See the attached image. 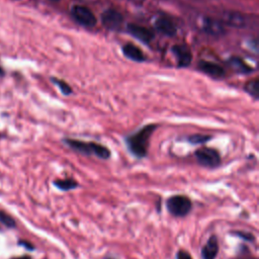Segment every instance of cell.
Listing matches in <instances>:
<instances>
[{
	"label": "cell",
	"instance_id": "6da1fadb",
	"mask_svg": "<svg viewBox=\"0 0 259 259\" xmlns=\"http://www.w3.org/2000/svg\"><path fill=\"white\" fill-rule=\"evenodd\" d=\"M155 128L156 124H147L125 139L126 147L134 157L143 159L147 156L150 138Z\"/></svg>",
	"mask_w": 259,
	"mask_h": 259
},
{
	"label": "cell",
	"instance_id": "7a4b0ae2",
	"mask_svg": "<svg viewBox=\"0 0 259 259\" xmlns=\"http://www.w3.org/2000/svg\"><path fill=\"white\" fill-rule=\"evenodd\" d=\"M64 143L73 151L86 156H95L102 160H107L111 156L110 150L98 143L79 141L75 139H64Z\"/></svg>",
	"mask_w": 259,
	"mask_h": 259
},
{
	"label": "cell",
	"instance_id": "3957f363",
	"mask_svg": "<svg viewBox=\"0 0 259 259\" xmlns=\"http://www.w3.org/2000/svg\"><path fill=\"white\" fill-rule=\"evenodd\" d=\"M166 209L174 218H185L193 208L192 200L184 194H174L166 199Z\"/></svg>",
	"mask_w": 259,
	"mask_h": 259
},
{
	"label": "cell",
	"instance_id": "277c9868",
	"mask_svg": "<svg viewBox=\"0 0 259 259\" xmlns=\"http://www.w3.org/2000/svg\"><path fill=\"white\" fill-rule=\"evenodd\" d=\"M194 157L200 166L207 169H215L222 163L219 151L213 148L201 147L194 152Z\"/></svg>",
	"mask_w": 259,
	"mask_h": 259
},
{
	"label": "cell",
	"instance_id": "5b68a950",
	"mask_svg": "<svg viewBox=\"0 0 259 259\" xmlns=\"http://www.w3.org/2000/svg\"><path fill=\"white\" fill-rule=\"evenodd\" d=\"M71 15L77 23L85 27H93L97 22L94 13L86 6L74 5L71 8Z\"/></svg>",
	"mask_w": 259,
	"mask_h": 259
},
{
	"label": "cell",
	"instance_id": "8992f818",
	"mask_svg": "<svg viewBox=\"0 0 259 259\" xmlns=\"http://www.w3.org/2000/svg\"><path fill=\"white\" fill-rule=\"evenodd\" d=\"M200 29L209 34V35H214V36H220L226 32L225 25L221 20L214 19L212 17L208 16H202L199 21H198Z\"/></svg>",
	"mask_w": 259,
	"mask_h": 259
},
{
	"label": "cell",
	"instance_id": "52a82bcc",
	"mask_svg": "<svg viewBox=\"0 0 259 259\" xmlns=\"http://www.w3.org/2000/svg\"><path fill=\"white\" fill-rule=\"evenodd\" d=\"M101 22L109 30H119L123 22V17L117 10L109 8L102 12Z\"/></svg>",
	"mask_w": 259,
	"mask_h": 259
},
{
	"label": "cell",
	"instance_id": "ba28073f",
	"mask_svg": "<svg viewBox=\"0 0 259 259\" xmlns=\"http://www.w3.org/2000/svg\"><path fill=\"white\" fill-rule=\"evenodd\" d=\"M156 30L161 32L166 36H174L177 33V26L175 22L165 15H160L153 21Z\"/></svg>",
	"mask_w": 259,
	"mask_h": 259
},
{
	"label": "cell",
	"instance_id": "9c48e42d",
	"mask_svg": "<svg viewBox=\"0 0 259 259\" xmlns=\"http://www.w3.org/2000/svg\"><path fill=\"white\" fill-rule=\"evenodd\" d=\"M171 51L176 58L177 66L179 68H185L191 64L192 54L186 45H174L171 48Z\"/></svg>",
	"mask_w": 259,
	"mask_h": 259
},
{
	"label": "cell",
	"instance_id": "30bf717a",
	"mask_svg": "<svg viewBox=\"0 0 259 259\" xmlns=\"http://www.w3.org/2000/svg\"><path fill=\"white\" fill-rule=\"evenodd\" d=\"M126 30L134 37H136L137 39H139L140 41L145 42V44L151 42L155 37L154 32L151 29H149L145 26L136 24V23H128L126 25Z\"/></svg>",
	"mask_w": 259,
	"mask_h": 259
},
{
	"label": "cell",
	"instance_id": "8fae6325",
	"mask_svg": "<svg viewBox=\"0 0 259 259\" xmlns=\"http://www.w3.org/2000/svg\"><path fill=\"white\" fill-rule=\"evenodd\" d=\"M220 251L219 238L217 235L212 234L208 237L205 244L200 249L201 259H215Z\"/></svg>",
	"mask_w": 259,
	"mask_h": 259
},
{
	"label": "cell",
	"instance_id": "7c38bea8",
	"mask_svg": "<svg viewBox=\"0 0 259 259\" xmlns=\"http://www.w3.org/2000/svg\"><path fill=\"white\" fill-rule=\"evenodd\" d=\"M224 25H228L234 28H243L246 25L245 16L238 11H226L222 15V20Z\"/></svg>",
	"mask_w": 259,
	"mask_h": 259
},
{
	"label": "cell",
	"instance_id": "4fadbf2b",
	"mask_svg": "<svg viewBox=\"0 0 259 259\" xmlns=\"http://www.w3.org/2000/svg\"><path fill=\"white\" fill-rule=\"evenodd\" d=\"M197 68L204 74H206L209 77L214 78V79H222L225 76L224 68L213 62L201 60L198 62Z\"/></svg>",
	"mask_w": 259,
	"mask_h": 259
},
{
	"label": "cell",
	"instance_id": "5bb4252c",
	"mask_svg": "<svg viewBox=\"0 0 259 259\" xmlns=\"http://www.w3.org/2000/svg\"><path fill=\"white\" fill-rule=\"evenodd\" d=\"M227 63L233 71H235L239 74H250L254 71V69L248 63H246V61L244 59H242L240 57H236V56L231 57L227 61Z\"/></svg>",
	"mask_w": 259,
	"mask_h": 259
},
{
	"label": "cell",
	"instance_id": "9a60e30c",
	"mask_svg": "<svg viewBox=\"0 0 259 259\" xmlns=\"http://www.w3.org/2000/svg\"><path fill=\"white\" fill-rule=\"evenodd\" d=\"M122 53L127 58L135 62H144L146 60L142 50L133 44H125L122 47Z\"/></svg>",
	"mask_w": 259,
	"mask_h": 259
},
{
	"label": "cell",
	"instance_id": "2e32d148",
	"mask_svg": "<svg viewBox=\"0 0 259 259\" xmlns=\"http://www.w3.org/2000/svg\"><path fill=\"white\" fill-rule=\"evenodd\" d=\"M53 185L61 190V191H70L74 190L80 187V184L78 181H76L74 178H64V179H56L53 181Z\"/></svg>",
	"mask_w": 259,
	"mask_h": 259
},
{
	"label": "cell",
	"instance_id": "e0dca14e",
	"mask_svg": "<svg viewBox=\"0 0 259 259\" xmlns=\"http://www.w3.org/2000/svg\"><path fill=\"white\" fill-rule=\"evenodd\" d=\"M237 255L231 259H258L251 253V250L248 245L245 243H241L237 247Z\"/></svg>",
	"mask_w": 259,
	"mask_h": 259
},
{
	"label": "cell",
	"instance_id": "ac0fdd59",
	"mask_svg": "<svg viewBox=\"0 0 259 259\" xmlns=\"http://www.w3.org/2000/svg\"><path fill=\"white\" fill-rule=\"evenodd\" d=\"M230 234L232 236H235V237L241 239L243 242H246V243L255 244V242H256V237L251 232H247V231H243V230H233L230 232Z\"/></svg>",
	"mask_w": 259,
	"mask_h": 259
},
{
	"label": "cell",
	"instance_id": "d6986e66",
	"mask_svg": "<svg viewBox=\"0 0 259 259\" xmlns=\"http://www.w3.org/2000/svg\"><path fill=\"white\" fill-rule=\"evenodd\" d=\"M259 82H258V79H253V80H250L246 83L245 85V90L252 96L254 97L255 99H258L259 97Z\"/></svg>",
	"mask_w": 259,
	"mask_h": 259
},
{
	"label": "cell",
	"instance_id": "ffe728a7",
	"mask_svg": "<svg viewBox=\"0 0 259 259\" xmlns=\"http://www.w3.org/2000/svg\"><path fill=\"white\" fill-rule=\"evenodd\" d=\"M211 139L209 135H203V134H194L189 137H187V141L192 145H202L208 142Z\"/></svg>",
	"mask_w": 259,
	"mask_h": 259
},
{
	"label": "cell",
	"instance_id": "44dd1931",
	"mask_svg": "<svg viewBox=\"0 0 259 259\" xmlns=\"http://www.w3.org/2000/svg\"><path fill=\"white\" fill-rule=\"evenodd\" d=\"M52 81L56 84V86L60 89V91L64 94V95H70L72 93V88L71 86L65 82L62 79H58V78H52Z\"/></svg>",
	"mask_w": 259,
	"mask_h": 259
},
{
	"label": "cell",
	"instance_id": "7402d4cb",
	"mask_svg": "<svg viewBox=\"0 0 259 259\" xmlns=\"http://www.w3.org/2000/svg\"><path fill=\"white\" fill-rule=\"evenodd\" d=\"M0 223L5 225L7 228H15L16 223L14 219L7 212L0 209Z\"/></svg>",
	"mask_w": 259,
	"mask_h": 259
},
{
	"label": "cell",
	"instance_id": "603a6c76",
	"mask_svg": "<svg viewBox=\"0 0 259 259\" xmlns=\"http://www.w3.org/2000/svg\"><path fill=\"white\" fill-rule=\"evenodd\" d=\"M175 259H192L190 253L184 249H179L176 252V256Z\"/></svg>",
	"mask_w": 259,
	"mask_h": 259
},
{
	"label": "cell",
	"instance_id": "cb8c5ba5",
	"mask_svg": "<svg viewBox=\"0 0 259 259\" xmlns=\"http://www.w3.org/2000/svg\"><path fill=\"white\" fill-rule=\"evenodd\" d=\"M18 243H19V245L23 246L25 249H27V250H29V251H32V250H34V246H33V245L30 243V242H28V241L20 240Z\"/></svg>",
	"mask_w": 259,
	"mask_h": 259
},
{
	"label": "cell",
	"instance_id": "d4e9b609",
	"mask_svg": "<svg viewBox=\"0 0 259 259\" xmlns=\"http://www.w3.org/2000/svg\"><path fill=\"white\" fill-rule=\"evenodd\" d=\"M11 259H32V258L28 255H23V256H19V257H13Z\"/></svg>",
	"mask_w": 259,
	"mask_h": 259
},
{
	"label": "cell",
	"instance_id": "484cf974",
	"mask_svg": "<svg viewBox=\"0 0 259 259\" xmlns=\"http://www.w3.org/2000/svg\"><path fill=\"white\" fill-rule=\"evenodd\" d=\"M103 259H117V258H115L114 256H109V255H107V256H105Z\"/></svg>",
	"mask_w": 259,
	"mask_h": 259
},
{
	"label": "cell",
	"instance_id": "4316f807",
	"mask_svg": "<svg viewBox=\"0 0 259 259\" xmlns=\"http://www.w3.org/2000/svg\"><path fill=\"white\" fill-rule=\"evenodd\" d=\"M5 74V72H4V70L0 67V76H3Z\"/></svg>",
	"mask_w": 259,
	"mask_h": 259
},
{
	"label": "cell",
	"instance_id": "83f0119b",
	"mask_svg": "<svg viewBox=\"0 0 259 259\" xmlns=\"http://www.w3.org/2000/svg\"><path fill=\"white\" fill-rule=\"evenodd\" d=\"M51 1H59V0H51Z\"/></svg>",
	"mask_w": 259,
	"mask_h": 259
}]
</instances>
